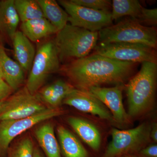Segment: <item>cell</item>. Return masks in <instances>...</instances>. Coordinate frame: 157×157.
<instances>
[{
    "label": "cell",
    "mask_w": 157,
    "mask_h": 157,
    "mask_svg": "<svg viewBox=\"0 0 157 157\" xmlns=\"http://www.w3.org/2000/svg\"><path fill=\"white\" fill-rule=\"evenodd\" d=\"M135 64L94 53L72 61L63 70L77 89L88 91L102 85H124L133 73Z\"/></svg>",
    "instance_id": "1"
},
{
    "label": "cell",
    "mask_w": 157,
    "mask_h": 157,
    "mask_svg": "<svg viewBox=\"0 0 157 157\" xmlns=\"http://www.w3.org/2000/svg\"><path fill=\"white\" fill-rule=\"evenodd\" d=\"M157 63L144 62L138 73L129 81L126 91L128 115L137 116L151 107L155 100Z\"/></svg>",
    "instance_id": "2"
},
{
    "label": "cell",
    "mask_w": 157,
    "mask_h": 157,
    "mask_svg": "<svg viewBox=\"0 0 157 157\" xmlns=\"http://www.w3.org/2000/svg\"><path fill=\"white\" fill-rule=\"evenodd\" d=\"M98 32H91L67 24L54 39L60 62L82 58L95 48Z\"/></svg>",
    "instance_id": "3"
},
{
    "label": "cell",
    "mask_w": 157,
    "mask_h": 157,
    "mask_svg": "<svg viewBox=\"0 0 157 157\" xmlns=\"http://www.w3.org/2000/svg\"><path fill=\"white\" fill-rule=\"evenodd\" d=\"M100 43L128 42L148 45L155 48L157 32L154 27L146 26L133 19L122 21L98 32Z\"/></svg>",
    "instance_id": "4"
},
{
    "label": "cell",
    "mask_w": 157,
    "mask_h": 157,
    "mask_svg": "<svg viewBox=\"0 0 157 157\" xmlns=\"http://www.w3.org/2000/svg\"><path fill=\"white\" fill-rule=\"evenodd\" d=\"M59 69L60 61L53 40L44 42L36 52L25 87L35 94L48 76Z\"/></svg>",
    "instance_id": "5"
},
{
    "label": "cell",
    "mask_w": 157,
    "mask_h": 157,
    "mask_svg": "<svg viewBox=\"0 0 157 157\" xmlns=\"http://www.w3.org/2000/svg\"><path fill=\"white\" fill-rule=\"evenodd\" d=\"M38 95L32 94L25 87L3 101L0 106V121L26 118L37 115L49 107Z\"/></svg>",
    "instance_id": "6"
},
{
    "label": "cell",
    "mask_w": 157,
    "mask_h": 157,
    "mask_svg": "<svg viewBox=\"0 0 157 157\" xmlns=\"http://www.w3.org/2000/svg\"><path fill=\"white\" fill-rule=\"evenodd\" d=\"M121 61L130 63H157L155 48L143 44L128 42L100 43L95 48L94 53Z\"/></svg>",
    "instance_id": "7"
},
{
    "label": "cell",
    "mask_w": 157,
    "mask_h": 157,
    "mask_svg": "<svg viewBox=\"0 0 157 157\" xmlns=\"http://www.w3.org/2000/svg\"><path fill=\"white\" fill-rule=\"evenodd\" d=\"M58 2L67 13L71 25L98 32L112 24L111 11H96L78 6L71 0H59Z\"/></svg>",
    "instance_id": "8"
},
{
    "label": "cell",
    "mask_w": 157,
    "mask_h": 157,
    "mask_svg": "<svg viewBox=\"0 0 157 157\" xmlns=\"http://www.w3.org/2000/svg\"><path fill=\"white\" fill-rule=\"evenodd\" d=\"M150 127L145 123L128 130L113 128L112 140L107 147L104 157H116L142 147L150 138Z\"/></svg>",
    "instance_id": "9"
},
{
    "label": "cell",
    "mask_w": 157,
    "mask_h": 157,
    "mask_svg": "<svg viewBox=\"0 0 157 157\" xmlns=\"http://www.w3.org/2000/svg\"><path fill=\"white\" fill-rule=\"evenodd\" d=\"M62 111L49 107L41 113L26 118L0 121V152H5L12 140L37 124L62 114Z\"/></svg>",
    "instance_id": "10"
},
{
    "label": "cell",
    "mask_w": 157,
    "mask_h": 157,
    "mask_svg": "<svg viewBox=\"0 0 157 157\" xmlns=\"http://www.w3.org/2000/svg\"><path fill=\"white\" fill-rule=\"evenodd\" d=\"M63 102L79 111L97 116L110 122H114L112 114L105 105L88 91L74 88Z\"/></svg>",
    "instance_id": "11"
},
{
    "label": "cell",
    "mask_w": 157,
    "mask_h": 157,
    "mask_svg": "<svg viewBox=\"0 0 157 157\" xmlns=\"http://www.w3.org/2000/svg\"><path fill=\"white\" fill-rule=\"evenodd\" d=\"M123 89L124 85H118L110 87L96 86L90 88L88 91L109 108L114 122L123 124L128 122L129 117L123 103Z\"/></svg>",
    "instance_id": "12"
},
{
    "label": "cell",
    "mask_w": 157,
    "mask_h": 157,
    "mask_svg": "<svg viewBox=\"0 0 157 157\" xmlns=\"http://www.w3.org/2000/svg\"><path fill=\"white\" fill-rule=\"evenodd\" d=\"M11 41L17 63L24 72L30 71L36 53L34 45L20 31L16 32Z\"/></svg>",
    "instance_id": "13"
},
{
    "label": "cell",
    "mask_w": 157,
    "mask_h": 157,
    "mask_svg": "<svg viewBox=\"0 0 157 157\" xmlns=\"http://www.w3.org/2000/svg\"><path fill=\"white\" fill-rule=\"evenodd\" d=\"M0 70L4 80L13 90L18 89L25 80V72L19 64L8 56L0 46Z\"/></svg>",
    "instance_id": "14"
},
{
    "label": "cell",
    "mask_w": 157,
    "mask_h": 157,
    "mask_svg": "<svg viewBox=\"0 0 157 157\" xmlns=\"http://www.w3.org/2000/svg\"><path fill=\"white\" fill-rule=\"evenodd\" d=\"M20 21L14 0L0 1V32L12 40Z\"/></svg>",
    "instance_id": "15"
},
{
    "label": "cell",
    "mask_w": 157,
    "mask_h": 157,
    "mask_svg": "<svg viewBox=\"0 0 157 157\" xmlns=\"http://www.w3.org/2000/svg\"><path fill=\"white\" fill-rule=\"evenodd\" d=\"M68 123L77 135L94 150H98L101 143V136L95 126L90 122L76 117H70Z\"/></svg>",
    "instance_id": "16"
},
{
    "label": "cell",
    "mask_w": 157,
    "mask_h": 157,
    "mask_svg": "<svg viewBox=\"0 0 157 157\" xmlns=\"http://www.w3.org/2000/svg\"><path fill=\"white\" fill-rule=\"evenodd\" d=\"M21 32L32 42H36L56 34L57 29L45 18H37L21 23Z\"/></svg>",
    "instance_id": "17"
},
{
    "label": "cell",
    "mask_w": 157,
    "mask_h": 157,
    "mask_svg": "<svg viewBox=\"0 0 157 157\" xmlns=\"http://www.w3.org/2000/svg\"><path fill=\"white\" fill-rule=\"evenodd\" d=\"M44 17L57 29L60 30L68 22L69 15L55 0H37Z\"/></svg>",
    "instance_id": "18"
},
{
    "label": "cell",
    "mask_w": 157,
    "mask_h": 157,
    "mask_svg": "<svg viewBox=\"0 0 157 157\" xmlns=\"http://www.w3.org/2000/svg\"><path fill=\"white\" fill-rule=\"evenodd\" d=\"M58 135L65 157H87L86 150L76 136L64 127L59 126Z\"/></svg>",
    "instance_id": "19"
},
{
    "label": "cell",
    "mask_w": 157,
    "mask_h": 157,
    "mask_svg": "<svg viewBox=\"0 0 157 157\" xmlns=\"http://www.w3.org/2000/svg\"><path fill=\"white\" fill-rule=\"evenodd\" d=\"M35 135L47 157H61L59 147L51 124L46 123L39 127L35 131Z\"/></svg>",
    "instance_id": "20"
},
{
    "label": "cell",
    "mask_w": 157,
    "mask_h": 157,
    "mask_svg": "<svg viewBox=\"0 0 157 157\" xmlns=\"http://www.w3.org/2000/svg\"><path fill=\"white\" fill-rule=\"evenodd\" d=\"M143 8L137 0H113L111 4L112 20L129 16L138 21Z\"/></svg>",
    "instance_id": "21"
},
{
    "label": "cell",
    "mask_w": 157,
    "mask_h": 157,
    "mask_svg": "<svg viewBox=\"0 0 157 157\" xmlns=\"http://www.w3.org/2000/svg\"><path fill=\"white\" fill-rule=\"evenodd\" d=\"M14 4L21 23L45 17L37 0H14Z\"/></svg>",
    "instance_id": "22"
},
{
    "label": "cell",
    "mask_w": 157,
    "mask_h": 157,
    "mask_svg": "<svg viewBox=\"0 0 157 157\" xmlns=\"http://www.w3.org/2000/svg\"><path fill=\"white\" fill-rule=\"evenodd\" d=\"M52 95L46 103L53 108L59 106L69 93L74 88L73 86L63 80H57L51 84Z\"/></svg>",
    "instance_id": "23"
},
{
    "label": "cell",
    "mask_w": 157,
    "mask_h": 157,
    "mask_svg": "<svg viewBox=\"0 0 157 157\" xmlns=\"http://www.w3.org/2000/svg\"><path fill=\"white\" fill-rule=\"evenodd\" d=\"M78 6L96 10L110 11L112 2L108 0H71Z\"/></svg>",
    "instance_id": "24"
},
{
    "label": "cell",
    "mask_w": 157,
    "mask_h": 157,
    "mask_svg": "<svg viewBox=\"0 0 157 157\" xmlns=\"http://www.w3.org/2000/svg\"><path fill=\"white\" fill-rule=\"evenodd\" d=\"M34 149L31 139L25 138L12 151L9 157H33Z\"/></svg>",
    "instance_id": "25"
},
{
    "label": "cell",
    "mask_w": 157,
    "mask_h": 157,
    "mask_svg": "<svg viewBox=\"0 0 157 157\" xmlns=\"http://www.w3.org/2000/svg\"><path fill=\"white\" fill-rule=\"evenodd\" d=\"M138 22L147 25H155L157 24V9H148L143 8Z\"/></svg>",
    "instance_id": "26"
},
{
    "label": "cell",
    "mask_w": 157,
    "mask_h": 157,
    "mask_svg": "<svg viewBox=\"0 0 157 157\" xmlns=\"http://www.w3.org/2000/svg\"><path fill=\"white\" fill-rule=\"evenodd\" d=\"M13 90L6 82L0 83V101L9 98Z\"/></svg>",
    "instance_id": "27"
},
{
    "label": "cell",
    "mask_w": 157,
    "mask_h": 157,
    "mask_svg": "<svg viewBox=\"0 0 157 157\" xmlns=\"http://www.w3.org/2000/svg\"><path fill=\"white\" fill-rule=\"evenodd\" d=\"M141 154L147 157H157V145H151L141 150Z\"/></svg>",
    "instance_id": "28"
},
{
    "label": "cell",
    "mask_w": 157,
    "mask_h": 157,
    "mask_svg": "<svg viewBox=\"0 0 157 157\" xmlns=\"http://www.w3.org/2000/svg\"><path fill=\"white\" fill-rule=\"evenodd\" d=\"M150 137L152 139L156 142L157 141V125L156 124H154L151 128Z\"/></svg>",
    "instance_id": "29"
},
{
    "label": "cell",
    "mask_w": 157,
    "mask_h": 157,
    "mask_svg": "<svg viewBox=\"0 0 157 157\" xmlns=\"http://www.w3.org/2000/svg\"><path fill=\"white\" fill-rule=\"evenodd\" d=\"M33 157H44L42 153L39 150V149L35 148L34 149L33 155Z\"/></svg>",
    "instance_id": "30"
},
{
    "label": "cell",
    "mask_w": 157,
    "mask_h": 157,
    "mask_svg": "<svg viewBox=\"0 0 157 157\" xmlns=\"http://www.w3.org/2000/svg\"><path fill=\"white\" fill-rule=\"evenodd\" d=\"M4 82H5V80H4L2 75V73H1V70H0V83H2Z\"/></svg>",
    "instance_id": "31"
},
{
    "label": "cell",
    "mask_w": 157,
    "mask_h": 157,
    "mask_svg": "<svg viewBox=\"0 0 157 157\" xmlns=\"http://www.w3.org/2000/svg\"><path fill=\"white\" fill-rule=\"evenodd\" d=\"M3 103V101H0V106L2 105V104Z\"/></svg>",
    "instance_id": "32"
},
{
    "label": "cell",
    "mask_w": 157,
    "mask_h": 157,
    "mask_svg": "<svg viewBox=\"0 0 157 157\" xmlns=\"http://www.w3.org/2000/svg\"><path fill=\"white\" fill-rule=\"evenodd\" d=\"M128 157V156H124V157Z\"/></svg>",
    "instance_id": "33"
}]
</instances>
